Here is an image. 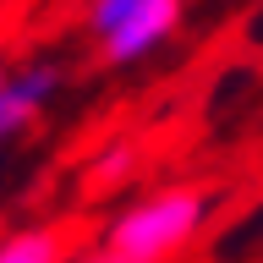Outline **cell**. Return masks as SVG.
<instances>
[{
  "label": "cell",
  "mask_w": 263,
  "mask_h": 263,
  "mask_svg": "<svg viewBox=\"0 0 263 263\" xmlns=\"http://www.w3.org/2000/svg\"><path fill=\"white\" fill-rule=\"evenodd\" d=\"M203 225H209V192L164 186V192H148L115 214L104 230V247L126 263H170L203 236Z\"/></svg>",
  "instance_id": "6da1fadb"
},
{
  "label": "cell",
  "mask_w": 263,
  "mask_h": 263,
  "mask_svg": "<svg viewBox=\"0 0 263 263\" xmlns=\"http://www.w3.org/2000/svg\"><path fill=\"white\" fill-rule=\"evenodd\" d=\"M181 28V0H88V33L104 66L148 61Z\"/></svg>",
  "instance_id": "7a4b0ae2"
},
{
  "label": "cell",
  "mask_w": 263,
  "mask_h": 263,
  "mask_svg": "<svg viewBox=\"0 0 263 263\" xmlns=\"http://www.w3.org/2000/svg\"><path fill=\"white\" fill-rule=\"evenodd\" d=\"M61 93V66H22V71H6L0 82V148L22 137V132L49 110V99Z\"/></svg>",
  "instance_id": "3957f363"
},
{
  "label": "cell",
  "mask_w": 263,
  "mask_h": 263,
  "mask_svg": "<svg viewBox=\"0 0 263 263\" xmlns=\"http://www.w3.org/2000/svg\"><path fill=\"white\" fill-rule=\"evenodd\" d=\"M71 258V236L61 225H28L0 236V263H66Z\"/></svg>",
  "instance_id": "277c9868"
},
{
  "label": "cell",
  "mask_w": 263,
  "mask_h": 263,
  "mask_svg": "<svg viewBox=\"0 0 263 263\" xmlns=\"http://www.w3.org/2000/svg\"><path fill=\"white\" fill-rule=\"evenodd\" d=\"M126 164H132V143H115V148H104V154L88 164V181H93V186H115V176H121Z\"/></svg>",
  "instance_id": "5b68a950"
},
{
  "label": "cell",
  "mask_w": 263,
  "mask_h": 263,
  "mask_svg": "<svg viewBox=\"0 0 263 263\" xmlns=\"http://www.w3.org/2000/svg\"><path fill=\"white\" fill-rule=\"evenodd\" d=\"M66 263H126V258H115L110 247L99 241V247H82V252H71V258H66Z\"/></svg>",
  "instance_id": "8992f818"
},
{
  "label": "cell",
  "mask_w": 263,
  "mask_h": 263,
  "mask_svg": "<svg viewBox=\"0 0 263 263\" xmlns=\"http://www.w3.org/2000/svg\"><path fill=\"white\" fill-rule=\"evenodd\" d=\"M0 82H6V55H0Z\"/></svg>",
  "instance_id": "52a82bcc"
}]
</instances>
